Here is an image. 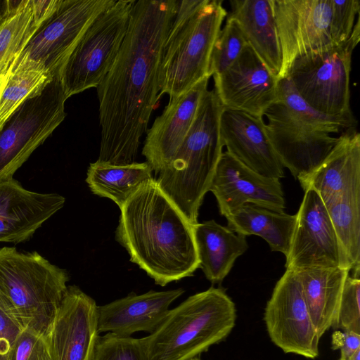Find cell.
I'll list each match as a JSON object with an SVG mask.
<instances>
[{
    "instance_id": "obj_1",
    "label": "cell",
    "mask_w": 360,
    "mask_h": 360,
    "mask_svg": "<svg viewBox=\"0 0 360 360\" xmlns=\"http://www.w3.org/2000/svg\"><path fill=\"white\" fill-rule=\"evenodd\" d=\"M176 0L136 1L127 33L110 71L96 87L101 128L99 162H134L158 101L162 49Z\"/></svg>"
},
{
    "instance_id": "obj_2",
    "label": "cell",
    "mask_w": 360,
    "mask_h": 360,
    "mask_svg": "<svg viewBox=\"0 0 360 360\" xmlns=\"http://www.w3.org/2000/svg\"><path fill=\"white\" fill-rule=\"evenodd\" d=\"M120 211L115 240L155 284L191 276L200 267L193 225L156 179L146 181Z\"/></svg>"
},
{
    "instance_id": "obj_3",
    "label": "cell",
    "mask_w": 360,
    "mask_h": 360,
    "mask_svg": "<svg viewBox=\"0 0 360 360\" xmlns=\"http://www.w3.org/2000/svg\"><path fill=\"white\" fill-rule=\"evenodd\" d=\"M264 116L266 134L279 161L298 181L318 167L341 134L357 126L353 113L332 116L314 110L288 77L278 80L277 98Z\"/></svg>"
},
{
    "instance_id": "obj_4",
    "label": "cell",
    "mask_w": 360,
    "mask_h": 360,
    "mask_svg": "<svg viewBox=\"0 0 360 360\" xmlns=\"http://www.w3.org/2000/svg\"><path fill=\"white\" fill-rule=\"evenodd\" d=\"M223 106L214 89L202 95L194 122L170 162L159 173L158 186L193 226L221 157L219 120Z\"/></svg>"
},
{
    "instance_id": "obj_5",
    "label": "cell",
    "mask_w": 360,
    "mask_h": 360,
    "mask_svg": "<svg viewBox=\"0 0 360 360\" xmlns=\"http://www.w3.org/2000/svg\"><path fill=\"white\" fill-rule=\"evenodd\" d=\"M219 0L177 1L176 11L162 49L158 99L169 101L209 74L214 44L227 12Z\"/></svg>"
},
{
    "instance_id": "obj_6",
    "label": "cell",
    "mask_w": 360,
    "mask_h": 360,
    "mask_svg": "<svg viewBox=\"0 0 360 360\" xmlns=\"http://www.w3.org/2000/svg\"><path fill=\"white\" fill-rule=\"evenodd\" d=\"M236 320L234 302L221 288L188 297L143 338L148 360H191L224 340Z\"/></svg>"
},
{
    "instance_id": "obj_7",
    "label": "cell",
    "mask_w": 360,
    "mask_h": 360,
    "mask_svg": "<svg viewBox=\"0 0 360 360\" xmlns=\"http://www.w3.org/2000/svg\"><path fill=\"white\" fill-rule=\"evenodd\" d=\"M285 77L292 61L345 44L360 30L359 0H271Z\"/></svg>"
},
{
    "instance_id": "obj_8",
    "label": "cell",
    "mask_w": 360,
    "mask_h": 360,
    "mask_svg": "<svg viewBox=\"0 0 360 360\" xmlns=\"http://www.w3.org/2000/svg\"><path fill=\"white\" fill-rule=\"evenodd\" d=\"M69 281L38 252L0 248V300L23 328L46 335Z\"/></svg>"
},
{
    "instance_id": "obj_9",
    "label": "cell",
    "mask_w": 360,
    "mask_h": 360,
    "mask_svg": "<svg viewBox=\"0 0 360 360\" xmlns=\"http://www.w3.org/2000/svg\"><path fill=\"white\" fill-rule=\"evenodd\" d=\"M135 0H118L87 27L60 77L69 97L96 88L112 68L128 31Z\"/></svg>"
},
{
    "instance_id": "obj_10",
    "label": "cell",
    "mask_w": 360,
    "mask_h": 360,
    "mask_svg": "<svg viewBox=\"0 0 360 360\" xmlns=\"http://www.w3.org/2000/svg\"><path fill=\"white\" fill-rule=\"evenodd\" d=\"M60 76L25 100L0 128V182L12 179L65 117Z\"/></svg>"
},
{
    "instance_id": "obj_11",
    "label": "cell",
    "mask_w": 360,
    "mask_h": 360,
    "mask_svg": "<svg viewBox=\"0 0 360 360\" xmlns=\"http://www.w3.org/2000/svg\"><path fill=\"white\" fill-rule=\"evenodd\" d=\"M359 40L360 30H357L345 44L302 56L291 63L286 77L314 110L332 116L352 113L349 87L352 56Z\"/></svg>"
},
{
    "instance_id": "obj_12",
    "label": "cell",
    "mask_w": 360,
    "mask_h": 360,
    "mask_svg": "<svg viewBox=\"0 0 360 360\" xmlns=\"http://www.w3.org/2000/svg\"><path fill=\"white\" fill-rule=\"evenodd\" d=\"M115 1L63 0L31 37L8 75L20 69L34 68L43 70L53 77L60 76L87 27Z\"/></svg>"
},
{
    "instance_id": "obj_13",
    "label": "cell",
    "mask_w": 360,
    "mask_h": 360,
    "mask_svg": "<svg viewBox=\"0 0 360 360\" xmlns=\"http://www.w3.org/2000/svg\"><path fill=\"white\" fill-rule=\"evenodd\" d=\"M264 319L272 342L285 353L319 355L320 337L311 319L295 272L286 269L266 303Z\"/></svg>"
},
{
    "instance_id": "obj_14",
    "label": "cell",
    "mask_w": 360,
    "mask_h": 360,
    "mask_svg": "<svg viewBox=\"0 0 360 360\" xmlns=\"http://www.w3.org/2000/svg\"><path fill=\"white\" fill-rule=\"evenodd\" d=\"M296 215L286 269L340 267L342 258L335 230L328 210L313 189L304 191Z\"/></svg>"
},
{
    "instance_id": "obj_15",
    "label": "cell",
    "mask_w": 360,
    "mask_h": 360,
    "mask_svg": "<svg viewBox=\"0 0 360 360\" xmlns=\"http://www.w3.org/2000/svg\"><path fill=\"white\" fill-rule=\"evenodd\" d=\"M213 77L223 108L263 119L277 98L278 79L248 44L227 69Z\"/></svg>"
},
{
    "instance_id": "obj_16",
    "label": "cell",
    "mask_w": 360,
    "mask_h": 360,
    "mask_svg": "<svg viewBox=\"0 0 360 360\" xmlns=\"http://www.w3.org/2000/svg\"><path fill=\"white\" fill-rule=\"evenodd\" d=\"M95 300L68 286L46 334L53 360H91L99 335Z\"/></svg>"
},
{
    "instance_id": "obj_17",
    "label": "cell",
    "mask_w": 360,
    "mask_h": 360,
    "mask_svg": "<svg viewBox=\"0 0 360 360\" xmlns=\"http://www.w3.org/2000/svg\"><path fill=\"white\" fill-rule=\"evenodd\" d=\"M210 191L224 217L245 203L281 212L285 207L278 179L257 173L227 151L221 155Z\"/></svg>"
},
{
    "instance_id": "obj_18",
    "label": "cell",
    "mask_w": 360,
    "mask_h": 360,
    "mask_svg": "<svg viewBox=\"0 0 360 360\" xmlns=\"http://www.w3.org/2000/svg\"><path fill=\"white\" fill-rule=\"evenodd\" d=\"M209 79L204 78L170 100L148 130L142 155L156 174L170 162L184 141L195 118L200 99L207 90Z\"/></svg>"
},
{
    "instance_id": "obj_19",
    "label": "cell",
    "mask_w": 360,
    "mask_h": 360,
    "mask_svg": "<svg viewBox=\"0 0 360 360\" xmlns=\"http://www.w3.org/2000/svg\"><path fill=\"white\" fill-rule=\"evenodd\" d=\"M220 135L227 152L245 165L264 176H284L266 134L265 122L249 113L223 108L219 120Z\"/></svg>"
},
{
    "instance_id": "obj_20",
    "label": "cell",
    "mask_w": 360,
    "mask_h": 360,
    "mask_svg": "<svg viewBox=\"0 0 360 360\" xmlns=\"http://www.w3.org/2000/svg\"><path fill=\"white\" fill-rule=\"evenodd\" d=\"M65 202L58 193L29 191L13 178L0 182V243L30 240Z\"/></svg>"
},
{
    "instance_id": "obj_21",
    "label": "cell",
    "mask_w": 360,
    "mask_h": 360,
    "mask_svg": "<svg viewBox=\"0 0 360 360\" xmlns=\"http://www.w3.org/2000/svg\"><path fill=\"white\" fill-rule=\"evenodd\" d=\"M182 288L165 291L150 290L127 296L97 307L98 333H110L131 337L137 332L153 333L163 322L170 304L179 297Z\"/></svg>"
},
{
    "instance_id": "obj_22",
    "label": "cell",
    "mask_w": 360,
    "mask_h": 360,
    "mask_svg": "<svg viewBox=\"0 0 360 360\" xmlns=\"http://www.w3.org/2000/svg\"><path fill=\"white\" fill-rule=\"evenodd\" d=\"M299 181L304 191L314 190L326 207L360 192V134L356 129L341 134L318 167Z\"/></svg>"
},
{
    "instance_id": "obj_23",
    "label": "cell",
    "mask_w": 360,
    "mask_h": 360,
    "mask_svg": "<svg viewBox=\"0 0 360 360\" xmlns=\"http://www.w3.org/2000/svg\"><path fill=\"white\" fill-rule=\"evenodd\" d=\"M315 329L320 338L335 326L341 296L349 271L340 267L304 268L292 270Z\"/></svg>"
},
{
    "instance_id": "obj_24",
    "label": "cell",
    "mask_w": 360,
    "mask_h": 360,
    "mask_svg": "<svg viewBox=\"0 0 360 360\" xmlns=\"http://www.w3.org/2000/svg\"><path fill=\"white\" fill-rule=\"evenodd\" d=\"M229 17L239 24L248 44L278 79L281 50L271 0H232Z\"/></svg>"
},
{
    "instance_id": "obj_25",
    "label": "cell",
    "mask_w": 360,
    "mask_h": 360,
    "mask_svg": "<svg viewBox=\"0 0 360 360\" xmlns=\"http://www.w3.org/2000/svg\"><path fill=\"white\" fill-rule=\"evenodd\" d=\"M200 267L212 283H220L248 248L246 236L214 220L193 226Z\"/></svg>"
},
{
    "instance_id": "obj_26",
    "label": "cell",
    "mask_w": 360,
    "mask_h": 360,
    "mask_svg": "<svg viewBox=\"0 0 360 360\" xmlns=\"http://www.w3.org/2000/svg\"><path fill=\"white\" fill-rule=\"evenodd\" d=\"M227 227L245 236L257 235L265 240L272 251L288 255L296 215L245 203L225 217Z\"/></svg>"
},
{
    "instance_id": "obj_27",
    "label": "cell",
    "mask_w": 360,
    "mask_h": 360,
    "mask_svg": "<svg viewBox=\"0 0 360 360\" xmlns=\"http://www.w3.org/2000/svg\"><path fill=\"white\" fill-rule=\"evenodd\" d=\"M153 171L146 162L115 165L96 161L90 164L86 182L94 194L110 199L120 209L146 181L153 178Z\"/></svg>"
},
{
    "instance_id": "obj_28",
    "label": "cell",
    "mask_w": 360,
    "mask_h": 360,
    "mask_svg": "<svg viewBox=\"0 0 360 360\" xmlns=\"http://www.w3.org/2000/svg\"><path fill=\"white\" fill-rule=\"evenodd\" d=\"M45 20L36 12L34 0H13L0 25V87L14 62Z\"/></svg>"
},
{
    "instance_id": "obj_29",
    "label": "cell",
    "mask_w": 360,
    "mask_h": 360,
    "mask_svg": "<svg viewBox=\"0 0 360 360\" xmlns=\"http://www.w3.org/2000/svg\"><path fill=\"white\" fill-rule=\"evenodd\" d=\"M338 242L342 268L360 275V192L343 196L326 207Z\"/></svg>"
},
{
    "instance_id": "obj_30",
    "label": "cell",
    "mask_w": 360,
    "mask_h": 360,
    "mask_svg": "<svg viewBox=\"0 0 360 360\" xmlns=\"http://www.w3.org/2000/svg\"><path fill=\"white\" fill-rule=\"evenodd\" d=\"M53 78L47 72L34 68L20 69L8 75L0 87V128L25 100Z\"/></svg>"
},
{
    "instance_id": "obj_31",
    "label": "cell",
    "mask_w": 360,
    "mask_h": 360,
    "mask_svg": "<svg viewBox=\"0 0 360 360\" xmlns=\"http://www.w3.org/2000/svg\"><path fill=\"white\" fill-rule=\"evenodd\" d=\"M248 44L238 22L227 16L226 25L220 30L213 46L209 68L210 77L219 75L227 69Z\"/></svg>"
},
{
    "instance_id": "obj_32",
    "label": "cell",
    "mask_w": 360,
    "mask_h": 360,
    "mask_svg": "<svg viewBox=\"0 0 360 360\" xmlns=\"http://www.w3.org/2000/svg\"><path fill=\"white\" fill-rule=\"evenodd\" d=\"M91 360H148L143 339L98 335Z\"/></svg>"
},
{
    "instance_id": "obj_33",
    "label": "cell",
    "mask_w": 360,
    "mask_h": 360,
    "mask_svg": "<svg viewBox=\"0 0 360 360\" xmlns=\"http://www.w3.org/2000/svg\"><path fill=\"white\" fill-rule=\"evenodd\" d=\"M335 329L360 334V278L348 275L345 282Z\"/></svg>"
},
{
    "instance_id": "obj_34",
    "label": "cell",
    "mask_w": 360,
    "mask_h": 360,
    "mask_svg": "<svg viewBox=\"0 0 360 360\" xmlns=\"http://www.w3.org/2000/svg\"><path fill=\"white\" fill-rule=\"evenodd\" d=\"M8 360H53L46 335L24 328Z\"/></svg>"
},
{
    "instance_id": "obj_35",
    "label": "cell",
    "mask_w": 360,
    "mask_h": 360,
    "mask_svg": "<svg viewBox=\"0 0 360 360\" xmlns=\"http://www.w3.org/2000/svg\"><path fill=\"white\" fill-rule=\"evenodd\" d=\"M23 329L0 300V360L9 359Z\"/></svg>"
},
{
    "instance_id": "obj_36",
    "label": "cell",
    "mask_w": 360,
    "mask_h": 360,
    "mask_svg": "<svg viewBox=\"0 0 360 360\" xmlns=\"http://www.w3.org/2000/svg\"><path fill=\"white\" fill-rule=\"evenodd\" d=\"M333 349L340 350L339 360H347L355 352L360 349V334L349 331H335L332 338Z\"/></svg>"
},
{
    "instance_id": "obj_37",
    "label": "cell",
    "mask_w": 360,
    "mask_h": 360,
    "mask_svg": "<svg viewBox=\"0 0 360 360\" xmlns=\"http://www.w3.org/2000/svg\"><path fill=\"white\" fill-rule=\"evenodd\" d=\"M13 4V0H0V25L8 15Z\"/></svg>"
},
{
    "instance_id": "obj_38",
    "label": "cell",
    "mask_w": 360,
    "mask_h": 360,
    "mask_svg": "<svg viewBox=\"0 0 360 360\" xmlns=\"http://www.w3.org/2000/svg\"><path fill=\"white\" fill-rule=\"evenodd\" d=\"M347 360H360V349L355 352Z\"/></svg>"
},
{
    "instance_id": "obj_39",
    "label": "cell",
    "mask_w": 360,
    "mask_h": 360,
    "mask_svg": "<svg viewBox=\"0 0 360 360\" xmlns=\"http://www.w3.org/2000/svg\"><path fill=\"white\" fill-rule=\"evenodd\" d=\"M191 360H200V359L199 358H198V357H195V358H193V359H192Z\"/></svg>"
}]
</instances>
